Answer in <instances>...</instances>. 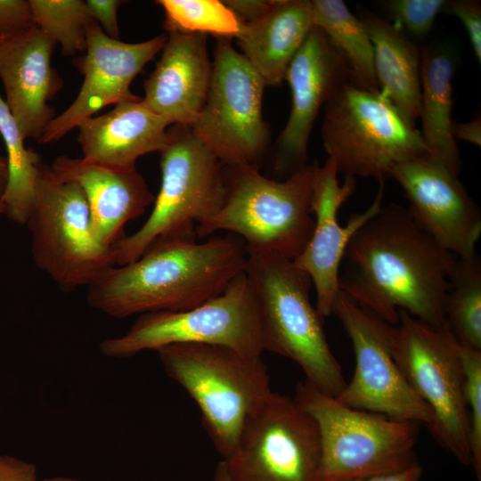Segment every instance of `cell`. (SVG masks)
<instances>
[{
    "mask_svg": "<svg viewBox=\"0 0 481 481\" xmlns=\"http://www.w3.org/2000/svg\"><path fill=\"white\" fill-rule=\"evenodd\" d=\"M457 257L390 203L352 236L344 253L338 289L385 322L396 325L398 310L427 326L445 325L444 302Z\"/></svg>",
    "mask_w": 481,
    "mask_h": 481,
    "instance_id": "cell-1",
    "label": "cell"
},
{
    "mask_svg": "<svg viewBox=\"0 0 481 481\" xmlns=\"http://www.w3.org/2000/svg\"><path fill=\"white\" fill-rule=\"evenodd\" d=\"M247 258L245 242L232 233L203 242L158 239L135 261L102 271L86 287V302L118 319L189 310L220 295Z\"/></svg>",
    "mask_w": 481,
    "mask_h": 481,
    "instance_id": "cell-2",
    "label": "cell"
},
{
    "mask_svg": "<svg viewBox=\"0 0 481 481\" xmlns=\"http://www.w3.org/2000/svg\"><path fill=\"white\" fill-rule=\"evenodd\" d=\"M247 253L245 273L258 306L264 351L292 360L307 381L338 397L346 382L329 346L324 317L311 303L310 277L293 260L279 254Z\"/></svg>",
    "mask_w": 481,
    "mask_h": 481,
    "instance_id": "cell-3",
    "label": "cell"
},
{
    "mask_svg": "<svg viewBox=\"0 0 481 481\" xmlns=\"http://www.w3.org/2000/svg\"><path fill=\"white\" fill-rule=\"evenodd\" d=\"M226 194L220 210L196 225L197 239L218 231L239 236L247 250L295 259L314 225L311 209L314 163L283 181L262 175L254 167L224 166Z\"/></svg>",
    "mask_w": 481,
    "mask_h": 481,
    "instance_id": "cell-4",
    "label": "cell"
},
{
    "mask_svg": "<svg viewBox=\"0 0 481 481\" xmlns=\"http://www.w3.org/2000/svg\"><path fill=\"white\" fill-rule=\"evenodd\" d=\"M157 353L167 376L196 403L208 436L226 461L249 419L273 392L262 357L204 344L170 345Z\"/></svg>",
    "mask_w": 481,
    "mask_h": 481,
    "instance_id": "cell-5",
    "label": "cell"
},
{
    "mask_svg": "<svg viewBox=\"0 0 481 481\" xmlns=\"http://www.w3.org/2000/svg\"><path fill=\"white\" fill-rule=\"evenodd\" d=\"M293 399L316 423L321 481L394 473L418 463L420 423L346 406L306 379L297 384Z\"/></svg>",
    "mask_w": 481,
    "mask_h": 481,
    "instance_id": "cell-6",
    "label": "cell"
},
{
    "mask_svg": "<svg viewBox=\"0 0 481 481\" xmlns=\"http://www.w3.org/2000/svg\"><path fill=\"white\" fill-rule=\"evenodd\" d=\"M159 153L161 183L153 208L139 230L111 247L114 265L135 261L158 239L196 240V225L216 214L224 202V165L190 126L171 125Z\"/></svg>",
    "mask_w": 481,
    "mask_h": 481,
    "instance_id": "cell-7",
    "label": "cell"
},
{
    "mask_svg": "<svg viewBox=\"0 0 481 481\" xmlns=\"http://www.w3.org/2000/svg\"><path fill=\"white\" fill-rule=\"evenodd\" d=\"M322 140L338 173L379 182L395 165L428 154L420 131L387 97L355 85L325 103Z\"/></svg>",
    "mask_w": 481,
    "mask_h": 481,
    "instance_id": "cell-8",
    "label": "cell"
},
{
    "mask_svg": "<svg viewBox=\"0 0 481 481\" xmlns=\"http://www.w3.org/2000/svg\"><path fill=\"white\" fill-rule=\"evenodd\" d=\"M26 225L37 267L62 291L87 287L102 271L114 265L111 248L102 245L94 232L80 186L60 178L43 163Z\"/></svg>",
    "mask_w": 481,
    "mask_h": 481,
    "instance_id": "cell-9",
    "label": "cell"
},
{
    "mask_svg": "<svg viewBox=\"0 0 481 481\" xmlns=\"http://www.w3.org/2000/svg\"><path fill=\"white\" fill-rule=\"evenodd\" d=\"M175 344L222 346L261 356L257 303L245 271L218 296L180 312L140 314L123 335L103 340L99 350L110 358H127Z\"/></svg>",
    "mask_w": 481,
    "mask_h": 481,
    "instance_id": "cell-10",
    "label": "cell"
},
{
    "mask_svg": "<svg viewBox=\"0 0 481 481\" xmlns=\"http://www.w3.org/2000/svg\"><path fill=\"white\" fill-rule=\"evenodd\" d=\"M393 335V356L433 416L434 438L461 464L471 465L469 416L456 340L445 326L432 329L404 310Z\"/></svg>",
    "mask_w": 481,
    "mask_h": 481,
    "instance_id": "cell-11",
    "label": "cell"
},
{
    "mask_svg": "<svg viewBox=\"0 0 481 481\" xmlns=\"http://www.w3.org/2000/svg\"><path fill=\"white\" fill-rule=\"evenodd\" d=\"M205 105L190 128L226 167H254L270 130L262 115L265 84L229 38L218 37Z\"/></svg>",
    "mask_w": 481,
    "mask_h": 481,
    "instance_id": "cell-12",
    "label": "cell"
},
{
    "mask_svg": "<svg viewBox=\"0 0 481 481\" xmlns=\"http://www.w3.org/2000/svg\"><path fill=\"white\" fill-rule=\"evenodd\" d=\"M349 337L355 356L351 381L336 397L358 410L430 428L433 416L410 386L393 356L392 325L338 290L332 304Z\"/></svg>",
    "mask_w": 481,
    "mask_h": 481,
    "instance_id": "cell-13",
    "label": "cell"
},
{
    "mask_svg": "<svg viewBox=\"0 0 481 481\" xmlns=\"http://www.w3.org/2000/svg\"><path fill=\"white\" fill-rule=\"evenodd\" d=\"M225 462L233 481H321L316 423L294 399L273 391Z\"/></svg>",
    "mask_w": 481,
    "mask_h": 481,
    "instance_id": "cell-14",
    "label": "cell"
},
{
    "mask_svg": "<svg viewBox=\"0 0 481 481\" xmlns=\"http://www.w3.org/2000/svg\"><path fill=\"white\" fill-rule=\"evenodd\" d=\"M292 104L275 147L274 168L289 175L306 166L309 136L319 110L348 85H355L344 54L314 26L288 67Z\"/></svg>",
    "mask_w": 481,
    "mask_h": 481,
    "instance_id": "cell-15",
    "label": "cell"
},
{
    "mask_svg": "<svg viewBox=\"0 0 481 481\" xmlns=\"http://www.w3.org/2000/svg\"><path fill=\"white\" fill-rule=\"evenodd\" d=\"M167 39L166 34H160L141 43H125L108 37L94 20L87 29L86 54L75 61L84 77L79 93L48 124L38 143L61 140L108 105L140 99L130 91L132 81L162 50Z\"/></svg>",
    "mask_w": 481,
    "mask_h": 481,
    "instance_id": "cell-16",
    "label": "cell"
},
{
    "mask_svg": "<svg viewBox=\"0 0 481 481\" xmlns=\"http://www.w3.org/2000/svg\"><path fill=\"white\" fill-rule=\"evenodd\" d=\"M390 178L404 190L415 223L458 258L477 254L481 214L458 175L428 154L395 165Z\"/></svg>",
    "mask_w": 481,
    "mask_h": 481,
    "instance_id": "cell-17",
    "label": "cell"
},
{
    "mask_svg": "<svg viewBox=\"0 0 481 481\" xmlns=\"http://www.w3.org/2000/svg\"><path fill=\"white\" fill-rule=\"evenodd\" d=\"M335 163L328 158L322 166L314 162V192L311 209L314 225L303 251L293 259L295 265L310 277L316 293L317 311L322 317L331 314L338 292L341 261L355 232L382 208L385 182L371 205L362 213H354L346 225L338 220L339 208L355 192V178L346 176L342 185L338 180Z\"/></svg>",
    "mask_w": 481,
    "mask_h": 481,
    "instance_id": "cell-18",
    "label": "cell"
},
{
    "mask_svg": "<svg viewBox=\"0 0 481 481\" xmlns=\"http://www.w3.org/2000/svg\"><path fill=\"white\" fill-rule=\"evenodd\" d=\"M56 45L35 25L4 37L0 44L4 102L25 140L38 142L55 118L48 102L62 87V80L51 64Z\"/></svg>",
    "mask_w": 481,
    "mask_h": 481,
    "instance_id": "cell-19",
    "label": "cell"
},
{
    "mask_svg": "<svg viewBox=\"0 0 481 481\" xmlns=\"http://www.w3.org/2000/svg\"><path fill=\"white\" fill-rule=\"evenodd\" d=\"M207 35L169 31L143 83L144 105L168 125L190 126L203 109L212 77Z\"/></svg>",
    "mask_w": 481,
    "mask_h": 481,
    "instance_id": "cell-20",
    "label": "cell"
},
{
    "mask_svg": "<svg viewBox=\"0 0 481 481\" xmlns=\"http://www.w3.org/2000/svg\"><path fill=\"white\" fill-rule=\"evenodd\" d=\"M50 167L60 178L80 186L94 232L108 248L125 236L126 224L141 216L155 200L135 167H110L63 155L57 157Z\"/></svg>",
    "mask_w": 481,
    "mask_h": 481,
    "instance_id": "cell-21",
    "label": "cell"
},
{
    "mask_svg": "<svg viewBox=\"0 0 481 481\" xmlns=\"http://www.w3.org/2000/svg\"><path fill=\"white\" fill-rule=\"evenodd\" d=\"M168 126L144 105L142 97L118 103L77 126L82 158L110 167H135L139 157L164 149Z\"/></svg>",
    "mask_w": 481,
    "mask_h": 481,
    "instance_id": "cell-22",
    "label": "cell"
},
{
    "mask_svg": "<svg viewBox=\"0 0 481 481\" xmlns=\"http://www.w3.org/2000/svg\"><path fill=\"white\" fill-rule=\"evenodd\" d=\"M313 28L311 1L273 0L261 19L243 23L236 38L265 86H278Z\"/></svg>",
    "mask_w": 481,
    "mask_h": 481,
    "instance_id": "cell-23",
    "label": "cell"
},
{
    "mask_svg": "<svg viewBox=\"0 0 481 481\" xmlns=\"http://www.w3.org/2000/svg\"><path fill=\"white\" fill-rule=\"evenodd\" d=\"M361 20L372 44L379 93L415 126L420 106V52L395 23L371 13Z\"/></svg>",
    "mask_w": 481,
    "mask_h": 481,
    "instance_id": "cell-24",
    "label": "cell"
},
{
    "mask_svg": "<svg viewBox=\"0 0 481 481\" xmlns=\"http://www.w3.org/2000/svg\"><path fill=\"white\" fill-rule=\"evenodd\" d=\"M452 75L448 52L428 47L420 53V134L428 155L459 175L460 153L451 133Z\"/></svg>",
    "mask_w": 481,
    "mask_h": 481,
    "instance_id": "cell-25",
    "label": "cell"
},
{
    "mask_svg": "<svg viewBox=\"0 0 481 481\" xmlns=\"http://www.w3.org/2000/svg\"><path fill=\"white\" fill-rule=\"evenodd\" d=\"M314 26L318 27L347 60L358 87L379 92L373 47L361 19L342 0H313Z\"/></svg>",
    "mask_w": 481,
    "mask_h": 481,
    "instance_id": "cell-26",
    "label": "cell"
},
{
    "mask_svg": "<svg viewBox=\"0 0 481 481\" xmlns=\"http://www.w3.org/2000/svg\"><path fill=\"white\" fill-rule=\"evenodd\" d=\"M0 136L7 156V183L2 201L7 217L26 225L35 200V187L42 164L40 155L24 144L25 139L0 95Z\"/></svg>",
    "mask_w": 481,
    "mask_h": 481,
    "instance_id": "cell-27",
    "label": "cell"
},
{
    "mask_svg": "<svg viewBox=\"0 0 481 481\" xmlns=\"http://www.w3.org/2000/svg\"><path fill=\"white\" fill-rule=\"evenodd\" d=\"M445 325L461 344L481 350V260L458 258L444 302Z\"/></svg>",
    "mask_w": 481,
    "mask_h": 481,
    "instance_id": "cell-28",
    "label": "cell"
},
{
    "mask_svg": "<svg viewBox=\"0 0 481 481\" xmlns=\"http://www.w3.org/2000/svg\"><path fill=\"white\" fill-rule=\"evenodd\" d=\"M34 25L61 46L65 56L86 49V33L94 21L83 0H29Z\"/></svg>",
    "mask_w": 481,
    "mask_h": 481,
    "instance_id": "cell-29",
    "label": "cell"
},
{
    "mask_svg": "<svg viewBox=\"0 0 481 481\" xmlns=\"http://www.w3.org/2000/svg\"><path fill=\"white\" fill-rule=\"evenodd\" d=\"M165 12L167 31L213 34L237 37L243 23L218 0H159Z\"/></svg>",
    "mask_w": 481,
    "mask_h": 481,
    "instance_id": "cell-30",
    "label": "cell"
},
{
    "mask_svg": "<svg viewBox=\"0 0 481 481\" xmlns=\"http://www.w3.org/2000/svg\"><path fill=\"white\" fill-rule=\"evenodd\" d=\"M456 348L463 373L471 465L477 480L481 481V350L458 341H456Z\"/></svg>",
    "mask_w": 481,
    "mask_h": 481,
    "instance_id": "cell-31",
    "label": "cell"
},
{
    "mask_svg": "<svg viewBox=\"0 0 481 481\" xmlns=\"http://www.w3.org/2000/svg\"><path fill=\"white\" fill-rule=\"evenodd\" d=\"M445 0H389L384 6L395 24L415 37L427 36Z\"/></svg>",
    "mask_w": 481,
    "mask_h": 481,
    "instance_id": "cell-32",
    "label": "cell"
},
{
    "mask_svg": "<svg viewBox=\"0 0 481 481\" xmlns=\"http://www.w3.org/2000/svg\"><path fill=\"white\" fill-rule=\"evenodd\" d=\"M441 12L458 18L463 24L477 61L481 62V5L477 0L445 1Z\"/></svg>",
    "mask_w": 481,
    "mask_h": 481,
    "instance_id": "cell-33",
    "label": "cell"
},
{
    "mask_svg": "<svg viewBox=\"0 0 481 481\" xmlns=\"http://www.w3.org/2000/svg\"><path fill=\"white\" fill-rule=\"evenodd\" d=\"M33 26L29 0H0V35L13 36Z\"/></svg>",
    "mask_w": 481,
    "mask_h": 481,
    "instance_id": "cell-34",
    "label": "cell"
},
{
    "mask_svg": "<svg viewBox=\"0 0 481 481\" xmlns=\"http://www.w3.org/2000/svg\"><path fill=\"white\" fill-rule=\"evenodd\" d=\"M119 0H86V4L93 20L110 37L119 39L118 10L123 4Z\"/></svg>",
    "mask_w": 481,
    "mask_h": 481,
    "instance_id": "cell-35",
    "label": "cell"
},
{
    "mask_svg": "<svg viewBox=\"0 0 481 481\" xmlns=\"http://www.w3.org/2000/svg\"><path fill=\"white\" fill-rule=\"evenodd\" d=\"M0 481H37L36 465L10 455L0 454Z\"/></svg>",
    "mask_w": 481,
    "mask_h": 481,
    "instance_id": "cell-36",
    "label": "cell"
},
{
    "mask_svg": "<svg viewBox=\"0 0 481 481\" xmlns=\"http://www.w3.org/2000/svg\"><path fill=\"white\" fill-rule=\"evenodd\" d=\"M223 2L242 23L247 24L261 19L270 10L273 0H227Z\"/></svg>",
    "mask_w": 481,
    "mask_h": 481,
    "instance_id": "cell-37",
    "label": "cell"
},
{
    "mask_svg": "<svg viewBox=\"0 0 481 481\" xmlns=\"http://www.w3.org/2000/svg\"><path fill=\"white\" fill-rule=\"evenodd\" d=\"M451 133L453 139L481 145V118L476 117L473 120L466 123H453Z\"/></svg>",
    "mask_w": 481,
    "mask_h": 481,
    "instance_id": "cell-38",
    "label": "cell"
},
{
    "mask_svg": "<svg viewBox=\"0 0 481 481\" xmlns=\"http://www.w3.org/2000/svg\"><path fill=\"white\" fill-rule=\"evenodd\" d=\"M423 469L419 463L401 471L376 475L371 477L355 478L348 481H420Z\"/></svg>",
    "mask_w": 481,
    "mask_h": 481,
    "instance_id": "cell-39",
    "label": "cell"
},
{
    "mask_svg": "<svg viewBox=\"0 0 481 481\" xmlns=\"http://www.w3.org/2000/svg\"><path fill=\"white\" fill-rule=\"evenodd\" d=\"M214 481H233L225 461L223 460L217 464L214 475Z\"/></svg>",
    "mask_w": 481,
    "mask_h": 481,
    "instance_id": "cell-40",
    "label": "cell"
},
{
    "mask_svg": "<svg viewBox=\"0 0 481 481\" xmlns=\"http://www.w3.org/2000/svg\"><path fill=\"white\" fill-rule=\"evenodd\" d=\"M7 183V161L6 158L0 155V201L4 195Z\"/></svg>",
    "mask_w": 481,
    "mask_h": 481,
    "instance_id": "cell-41",
    "label": "cell"
},
{
    "mask_svg": "<svg viewBox=\"0 0 481 481\" xmlns=\"http://www.w3.org/2000/svg\"><path fill=\"white\" fill-rule=\"evenodd\" d=\"M43 481H80L77 478L67 477H54L50 478H45Z\"/></svg>",
    "mask_w": 481,
    "mask_h": 481,
    "instance_id": "cell-42",
    "label": "cell"
},
{
    "mask_svg": "<svg viewBox=\"0 0 481 481\" xmlns=\"http://www.w3.org/2000/svg\"><path fill=\"white\" fill-rule=\"evenodd\" d=\"M5 214V206L4 205L3 201H0V216Z\"/></svg>",
    "mask_w": 481,
    "mask_h": 481,
    "instance_id": "cell-43",
    "label": "cell"
},
{
    "mask_svg": "<svg viewBox=\"0 0 481 481\" xmlns=\"http://www.w3.org/2000/svg\"><path fill=\"white\" fill-rule=\"evenodd\" d=\"M4 37V36L0 35V44L3 41Z\"/></svg>",
    "mask_w": 481,
    "mask_h": 481,
    "instance_id": "cell-44",
    "label": "cell"
}]
</instances>
